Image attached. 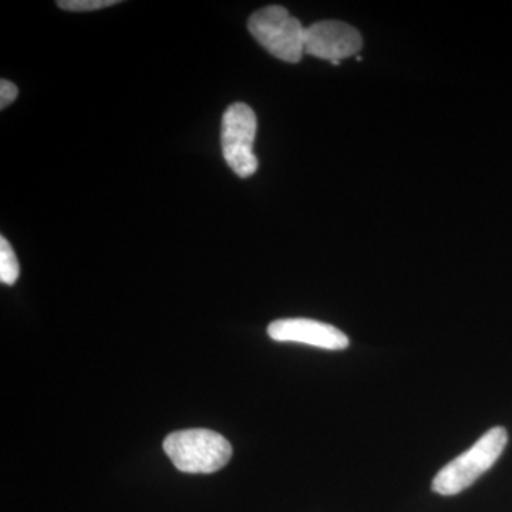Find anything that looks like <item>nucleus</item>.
I'll return each mask as SVG.
<instances>
[{
    "instance_id": "3",
    "label": "nucleus",
    "mask_w": 512,
    "mask_h": 512,
    "mask_svg": "<svg viewBox=\"0 0 512 512\" xmlns=\"http://www.w3.org/2000/svg\"><path fill=\"white\" fill-rule=\"evenodd\" d=\"M248 29L276 59L298 63L305 55L306 28L282 6H266L255 12L248 20Z\"/></svg>"
},
{
    "instance_id": "9",
    "label": "nucleus",
    "mask_w": 512,
    "mask_h": 512,
    "mask_svg": "<svg viewBox=\"0 0 512 512\" xmlns=\"http://www.w3.org/2000/svg\"><path fill=\"white\" fill-rule=\"evenodd\" d=\"M19 89L9 80L2 79L0 82V109L5 110L16 99H18Z\"/></svg>"
},
{
    "instance_id": "1",
    "label": "nucleus",
    "mask_w": 512,
    "mask_h": 512,
    "mask_svg": "<svg viewBox=\"0 0 512 512\" xmlns=\"http://www.w3.org/2000/svg\"><path fill=\"white\" fill-rule=\"evenodd\" d=\"M163 448L175 468L188 474H211L227 466L232 447L217 431L188 429L165 437Z\"/></svg>"
},
{
    "instance_id": "2",
    "label": "nucleus",
    "mask_w": 512,
    "mask_h": 512,
    "mask_svg": "<svg viewBox=\"0 0 512 512\" xmlns=\"http://www.w3.org/2000/svg\"><path fill=\"white\" fill-rule=\"evenodd\" d=\"M507 443L508 434L504 427L487 431L466 453L441 468L431 484L434 493L448 497L466 490L497 463Z\"/></svg>"
},
{
    "instance_id": "6",
    "label": "nucleus",
    "mask_w": 512,
    "mask_h": 512,
    "mask_svg": "<svg viewBox=\"0 0 512 512\" xmlns=\"http://www.w3.org/2000/svg\"><path fill=\"white\" fill-rule=\"evenodd\" d=\"M268 335L275 342L303 343L326 350H343L350 345L342 330L329 323L305 318L275 320L268 326Z\"/></svg>"
},
{
    "instance_id": "5",
    "label": "nucleus",
    "mask_w": 512,
    "mask_h": 512,
    "mask_svg": "<svg viewBox=\"0 0 512 512\" xmlns=\"http://www.w3.org/2000/svg\"><path fill=\"white\" fill-rule=\"evenodd\" d=\"M362 46V36L348 23L323 20L306 28V55L329 60L335 66L340 64V60L356 55Z\"/></svg>"
},
{
    "instance_id": "8",
    "label": "nucleus",
    "mask_w": 512,
    "mask_h": 512,
    "mask_svg": "<svg viewBox=\"0 0 512 512\" xmlns=\"http://www.w3.org/2000/svg\"><path fill=\"white\" fill-rule=\"evenodd\" d=\"M117 3L119 0H60L57 6L69 12H93V10L110 8Z\"/></svg>"
},
{
    "instance_id": "4",
    "label": "nucleus",
    "mask_w": 512,
    "mask_h": 512,
    "mask_svg": "<svg viewBox=\"0 0 512 512\" xmlns=\"http://www.w3.org/2000/svg\"><path fill=\"white\" fill-rule=\"evenodd\" d=\"M256 130L258 120L248 104H232L222 117V154L238 177H251L258 170V158L254 153Z\"/></svg>"
},
{
    "instance_id": "7",
    "label": "nucleus",
    "mask_w": 512,
    "mask_h": 512,
    "mask_svg": "<svg viewBox=\"0 0 512 512\" xmlns=\"http://www.w3.org/2000/svg\"><path fill=\"white\" fill-rule=\"evenodd\" d=\"M20 275L18 256L5 237L0 238V281L5 285H15Z\"/></svg>"
}]
</instances>
